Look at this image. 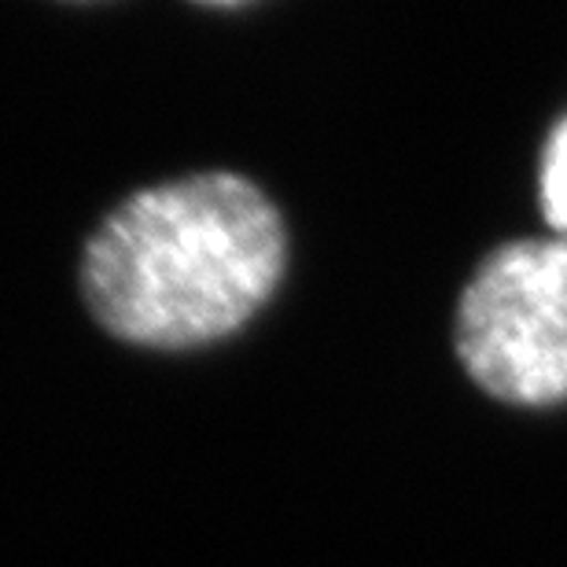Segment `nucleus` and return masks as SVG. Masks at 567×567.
Returning <instances> with one entry per match:
<instances>
[{
  "label": "nucleus",
  "instance_id": "obj_4",
  "mask_svg": "<svg viewBox=\"0 0 567 567\" xmlns=\"http://www.w3.org/2000/svg\"><path fill=\"white\" fill-rule=\"evenodd\" d=\"M199 4H240V0H199Z\"/></svg>",
  "mask_w": 567,
  "mask_h": 567
},
{
  "label": "nucleus",
  "instance_id": "obj_1",
  "mask_svg": "<svg viewBox=\"0 0 567 567\" xmlns=\"http://www.w3.org/2000/svg\"><path fill=\"white\" fill-rule=\"evenodd\" d=\"M284 225L262 188L196 174L130 196L85 247L82 291L111 336L185 350L233 336L284 274Z\"/></svg>",
  "mask_w": 567,
  "mask_h": 567
},
{
  "label": "nucleus",
  "instance_id": "obj_2",
  "mask_svg": "<svg viewBox=\"0 0 567 567\" xmlns=\"http://www.w3.org/2000/svg\"><path fill=\"white\" fill-rule=\"evenodd\" d=\"M453 347L486 394L513 405L567 399V236L505 244L461 295Z\"/></svg>",
  "mask_w": 567,
  "mask_h": 567
},
{
  "label": "nucleus",
  "instance_id": "obj_3",
  "mask_svg": "<svg viewBox=\"0 0 567 567\" xmlns=\"http://www.w3.org/2000/svg\"><path fill=\"white\" fill-rule=\"evenodd\" d=\"M542 210L553 229L567 236V118L549 137L546 158H542Z\"/></svg>",
  "mask_w": 567,
  "mask_h": 567
}]
</instances>
